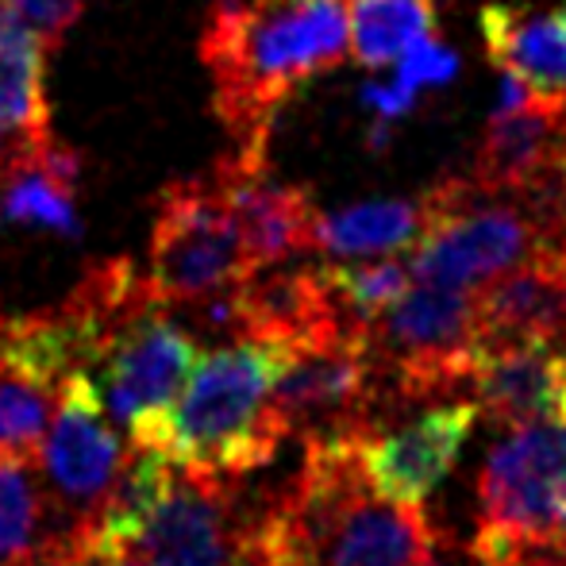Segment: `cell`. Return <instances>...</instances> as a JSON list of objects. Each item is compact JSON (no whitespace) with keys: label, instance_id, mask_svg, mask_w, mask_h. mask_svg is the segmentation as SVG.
I'll return each mask as SVG.
<instances>
[{"label":"cell","instance_id":"obj_1","mask_svg":"<svg viewBox=\"0 0 566 566\" xmlns=\"http://www.w3.org/2000/svg\"><path fill=\"white\" fill-rule=\"evenodd\" d=\"M366 432L308 436L290 490L247 524L251 566H440L420 505L381 497L366 478Z\"/></svg>","mask_w":566,"mask_h":566},{"label":"cell","instance_id":"obj_2","mask_svg":"<svg viewBox=\"0 0 566 566\" xmlns=\"http://www.w3.org/2000/svg\"><path fill=\"white\" fill-rule=\"evenodd\" d=\"M347 43V0H251L212 12L201 59L212 77V108L235 139V155L266 158L274 113L305 82L339 66Z\"/></svg>","mask_w":566,"mask_h":566},{"label":"cell","instance_id":"obj_3","mask_svg":"<svg viewBox=\"0 0 566 566\" xmlns=\"http://www.w3.org/2000/svg\"><path fill=\"white\" fill-rule=\"evenodd\" d=\"M282 350L259 339H235L209 350L178 394L155 448L186 474L231 485L270 467L290 440L274 412V378Z\"/></svg>","mask_w":566,"mask_h":566},{"label":"cell","instance_id":"obj_4","mask_svg":"<svg viewBox=\"0 0 566 566\" xmlns=\"http://www.w3.org/2000/svg\"><path fill=\"white\" fill-rule=\"evenodd\" d=\"M259 274L217 181H174L158 193L147 285L163 305H205Z\"/></svg>","mask_w":566,"mask_h":566},{"label":"cell","instance_id":"obj_5","mask_svg":"<svg viewBox=\"0 0 566 566\" xmlns=\"http://www.w3.org/2000/svg\"><path fill=\"white\" fill-rule=\"evenodd\" d=\"M424 235L417 239L412 277L440 290H474L532 259V224L505 193L474 178L440 181L424 193Z\"/></svg>","mask_w":566,"mask_h":566},{"label":"cell","instance_id":"obj_6","mask_svg":"<svg viewBox=\"0 0 566 566\" xmlns=\"http://www.w3.org/2000/svg\"><path fill=\"white\" fill-rule=\"evenodd\" d=\"M370 350L378 381L394 386L405 401L462 386L482 350L474 293L409 285V293L370 324Z\"/></svg>","mask_w":566,"mask_h":566},{"label":"cell","instance_id":"obj_7","mask_svg":"<svg viewBox=\"0 0 566 566\" xmlns=\"http://www.w3.org/2000/svg\"><path fill=\"white\" fill-rule=\"evenodd\" d=\"M197 366L193 332L178 328L166 316V305H150L135 313L101 358L97 389L108 417L132 432V448H155L174 409L178 394L186 389Z\"/></svg>","mask_w":566,"mask_h":566},{"label":"cell","instance_id":"obj_8","mask_svg":"<svg viewBox=\"0 0 566 566\" xmlns=\"http://www.w3.org/2000/svg\"><path fill=\"white\" fill-rule=\"evenodd\" d=\"M566 474V424H524L485 454L478 482L474 552L563 544L555 532V490Z\"/></svg>","mask_w":566,"mask_h":566},{"label":"cell","instance_id":"obj_9","mask_svg":"<svg viewBox=\"0 0 566 566\" xmlns=\"http://www.w3.org/2000/svg\"><path fill=\"white\" fill-rule=\"evenodd\" d=\"M378 386L370 328L343 332L313 347L282 350V370L274 378V412L285 432L305 440L374 428L370 409Z\"/></svg>","mask_w":566,"mask_h":566},{"label":"cell","instance_id":"obj_10","mask_svg":"<svg viewBox=\"0 0 566 566\" xmlns=\"http://www.w3.org/2000/svg\"><path fill=\"white\" fill-rule=\"evenodd\" d=\"M39 454H43L46 490L66 509V532L90 521L124 467V443L108 424V409L93 374H74L62 386L59 412L46 428Z\"/></svg>","mask_w":566,"mask_h":566},{"label":"cell","instance_id":"obj_11","mask_svg":"<svg viewBox=\"0 0 566 566\" xmlns=\"http://www.w3.org/2000/svg\"><path fill=\"white\" fill-rule=\"evenodd\" d=\"M119 552H135L147 566H251L247 524L231 516V485L205 482L181 467L155 516Z\"/></svg>","mask_w":566,"mask_h":566},{"label":"cell","instance_id":"obj_12","mask_svg":"<svg viewBox=\"0 0 566 566\" xmlns=\"http://www.w3.org/2000/svg\"><path fill=\"white\" fill-rule=\"evenodd\" d=\"M231 205V217L247 243L254 270L293 262L297 254L316 251V212L313 197L297 186H285L266 170V158L231 155L212 178Z\"/></svg>","mask_w":566,"mask_h":566},{"label":"cell","instance_id":"obj_13","mask_svg":"<svg viewBox=\"0 0 566 566\" xmlns=\"http://www.w3.org/2000/svg\"><path fill=\"white\" fill-rule=\"evenodd\" d=\"M474 420L478 405H443L420 412L397 432L370 428L363 440V467L370 485L389 501L424 505L454 470Z\"/></svg>","mask_w":566,"mask_h":566},{"label":"cell","instance_id":"obj_14","mask_svg":"<svg viewBox=\"0 0 566 566\" xmlns=\"http://www.w3.org/2000/svg\"><path fill=\"white\" fill-rule=\"evenodd\" d=\"M235 324L243 339H259L277 350H301L336 339L343 332H363L332 297L321 270H270L254 274L235 290Z\"/></svg>","mask_w":566,"mask_h":566},{"label":"cell","instance_id":"obj_15","mask_svg":"<svg viewBox=\"0 0 566 566\" xmlns=\"http://www.w3.org/2000/svg\"><path fill=\"white\" fill-rule=\"evenodd\" d=\"M482 343H566V270L528 259L474 293Z\"/></svg>","mask_w":566,"mask_h":566},{"label":"cell","instance_id":"obj_16","mask_svg":"<svg viewBox=\"0 0 566 566\" xmlns=\"http://www.w3.org/2000/svg\"><path fill=\"white\" fill-rule=\"evenodd\" d=\"M566 155V105L528 101L516 113H493L470 178L490 193L516 197Z\"/></svg>","mask_w":566,"mask_h":566},{"label":"cell","instance_id":"obj_17","mask_svg":"<svg viewBox=\"0 0 566 566\" xmlns=\"http://www.w3.org/2000/svg\"><path fill=\"white\" fill-rule=\"evenodd\" d=\"M478 23L501 74L524 82L544 105H566V23L559 12L490 4Z\"/></svg>","mask_w":566,"mask_h":566},{"label":"cell","instance_id":"obj_18","mask_svg":"<svg viewBox=\"0 0 566 566\" xmlns=\"http://www.w3.org/2000/svg\"><path fill=\"white\" fill-rule=\"evenodd\" d=\"M77 178H82V158L54 143L39 147L0 181V224L39 228L74 239L82 231L74 209Z\"/></svg>","mask_w":566,"mask_h":566},{"label":"cell","instance_id":"obj_19","mask_svg":"<svg viewBox=\"0 0 566 566\" xmlns=\"http://www.w3.org/2000/svg\"><path fill=\"white\" fill-rule=\"evenodd\" d=\"M43 39L0 4V127L28 147L51 143V108L43 93Z\"/></svg>","mask_w":566,"mask_h":566},{"label":"cell","instance_id":"obj_20","mask_svg":"<svg viewBox=\"0 0 566 566\" xmlns=\"http://www.w3.org/2000/svg\"><path fill=\"white\" fill-rule=\"evenodd\" d=\"M424 197L420 201H363L316 220V251L336 259L394 254L424 235Z\"/></svg>","mask_w":566,"mask_h":566},{"label":"cell","instance_id":"obj_21","mask_svg":"<svg viewBox=\"0 0 566 566\" xmlns=\"http://www.w3.org/2000/svg\"><path fill=\"white\" fill-rule=\"evenodd\" d=\"M59 539L51 501L28 470V459L0 454V566H35Z\"/></svg>","mask_w":566,"mask_h":566},{"label":"cell","instance_id":"obj_22","mask_svg":"<svg viewBox=\"0 0 566 566\" xmlns=\"http://www.w3.org/2000/svg\"><path fill=\"white\" fill-rule=\"evenodd\" d=\"M350 51L366 70L394 66L436 28V0H347Z\"/></svg>","mask_w":566,"mask_h":566},{"label":"cell","instance_id":"obj_23","mask_svg":"<svg viewBox=\"0 0 566 566\" xmlns=\"http://www.w3.org/2000/svg\"><path fill=\"white\" fill-rule=\"evenodd\" d=\"M54 389L0 358V454L35 459L51 424Z\"/></svg>","mask_w":566,"mask_h":566},{"label":"cell","instance_id":"obj_24","mask_svg":"<svg viewBox=\"0 0 566 566\" xmlns=\"http://www.w3.org/2000/svg\"><path fill=\"white\" fill-rule=\"evenodd\" d=\"M321 274L343 313L355 324H363V328H370L389 305H397L409 293L412 282V270L401 266L397 259L355 262V266H324Z\"/></svg>","mask_w":566,"mask_h":566},{"label":"cell","instance_id":"obj_25","mask_svg":"<svg viewBox=\"0 0 566 566\" xmlns=\"http://www.w3.org/2000/svg\"><path fill=\"white\" fill-rule=\"evenodd\" d=\"M459 70V54L451 46H443L440 39H420L405 51V59L397 62V77L409 82L412 90H424V85H443Z\"/></svg>","mask_w":566,"mask_h":566},{"label":"cell","instance_id":"obj_26","mask_svg":"<svg viewBox=\"0 0 566 566\" xmlns=\"http://www.w3.org/2000/svg\"><path fill=\"white\" fill-rule=\"evenodd\" d=\"M0 4L12 8L46 46L59 43L70 23L77 20V12H82V0H0Z\"/></svg>","mask_w":566,"mask_h":566},{"label":"cell","instance_id":"obj_27","mask_svg":"<svg viewBox=\"0 0 566 566\" xmlns=\"http://www.w3.org/2000/svg\"><path fill=\"white\" fill-rule=\"evenodd\" d=\"M363 105L378 116V124H394L417 105V90L394 74V82H370L363 90Z\"/></svg>","mask_w":566,"mask_h":566},{"label":"cell","instance_id":"obj_28","mask_svg":"<svg viewBox=\"0 0 566 566\" xmlns=\"http://www.w3.org/2000/svg\"><path fill=\"white\" fill-rule=\"evenodd\" d=\"M555 532H559V539L566 547V474H563L559 490H555Z\"/></svg>","mask_w":566,"mask_h":566},{"label":"cell","instance_id":"obj_29","mask_svg":"<svg viewBox=\"0 0 566 566\" xmlns=\"http://www.w3.org/2000/svg\"><path fill=\"white\" fill-rule=\"evenodd\" d=\"M251 0H212V12H231V8H243Z\"/></svg>","mask_w":566,"mask_h":566},{"label":"cell","instance_id":"obj_30","mask_svg":"<svg viewBox=\"0 0 566 566\" xmlns=\"http://www.w3.org/2000/svg\"><path fill=\"white\" fill-rule=\"evenodd\" d=\"M35 566H59V563H51V559H39Z\"/></svg>","mask_w":566,"mask_h":566},{"label":"cell","instance_id":"obj_31","mask_svg":"<svg viewBox=\"0 0 566 566\" xmlns=\"http://www.w3.org/2000/svg\"><path fill=\"white\" fill-rule=\"evenodd\" d=\"M563 23H566V0H563Z\"/></svg>","mask_w":566,"mask_h":566}]
</instances>
